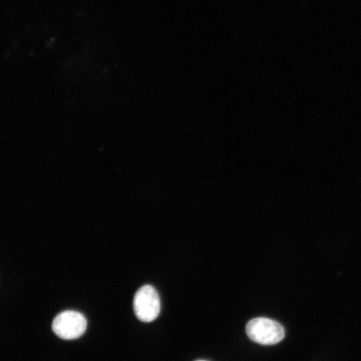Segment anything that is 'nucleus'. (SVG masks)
<instances>
[{"label": "nucleus", "instance_id": "nucleus-1", "mask_svg": "<svg viewBox=\"0 0 361 361\" xmlns=\"http://www.w3.org/2000/svg\"><path fill=\"white\" fill-rule=\"evenodd\" d=\"M250 340L263 345H273L283 340L286 331L281 324L268 318H255L247 324Z\"/></svg>", "mask_w": 361, "mask_h": 361}, {"label": "nucleus", "instance_id": "nucleus-2", "mask_svg": "<svg viewBox=\"0 0 361 361\" xmlns=\"http://www.w3.org/2000/svg\"><path fill=\"white\" fill-rule=\"evenodd\" d=\"M87 320L82 314L73 310L64 311L54 319L52 329L63 340H75L87 331Z\"/></svg>", "mask_w": 361, "mask_h": 361}, {"label": "nucleus", "instance_id": "nucleus-3", "mask_svg": "<svg viewBox=\"0 0 361 361\" xmlns=\"http://www.w3.org/2000/svg\"><path fill=\"white\" fill-rule=\"evenodd\" d=\"M134 312L142 322H152L158 317L161 311L159 295L151 286L140 288L135 293L133 302Z\"/></svg>", "mask_w": 361, "mask_h": 361}, {"label": "nucleus", "instance_id": "nucleus-4", "mask_svg": "<svg viewBox=\"0 0 361 361\" xmlns=\"http://www.w3.org/2000/svg\"><path fill=\"white\" fill-rule=\"evenodd\" d=\"M196 361H207V360H196Z\"/></svg>", "mask_w": 361, "mask_h": 361}]
</instances>
